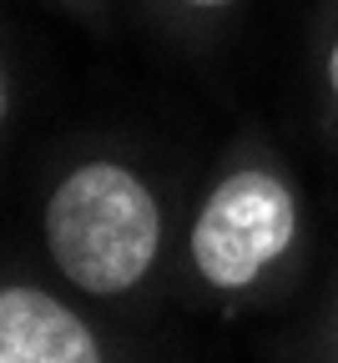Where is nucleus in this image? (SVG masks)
Segmentation results:
<instances>
[{"label":"nucleus","instance_id":"obj_1","mask_svg":"<svg viewBox=\"0 0 338 363\" xmlns=\"http://www.w3.org/2000/svg\"><path fill=\"white\" fill-rule=\"evenodd\" d=\"M45 247L61 278L91 298H121L162 252V207L121 162H86L45 202Z\"/></svg>","mask_w":338,"mask_h":363},{"label":"nucleus","instance_id":"obj_2","mask_svg":"<svg viewBox=\"0 0 338 363\" xmlns=\"http://www.w3.org/2000/svg\"><path fill=\"white\" fill-rule=\"evenodd\" d=\"M298 238V202L283 177L263 167H237L207 192L192 222V267L217 293L258 283Z\"/></svg>","mask_w":338,"mask_h":363},{"label":"nucleus","instance_id":"obj_3","mask_svg":"<svg viewBox=\"0 0 338 363\" xmlns=\"http://www.w3.org/2000/svg\"><path fill=\"white\" fill-rule=\"evenodd\" d=\"M0 363H107L96 333L40 288H0Z\"/></svg>","mask_w":338,"mask_h":363},{"label":"nucleus","instance_id":"obj_4","mask_svg":"<svg viewBox=\"0 0 338 363\" xmlns=\"http://www.w3.org/2000/svg\"><path fill=\"white\" fill-rule=\"evenodd\" d=\"M328 86H333V101H338V40H333V51H328Z\"/></svg>","mask_w":338,"mask_h":363},{"label":"nucleus","instance_id":"obj_5","mask_svg":"<svg viewBox=\"0 0 338 363\" xmlns=\"http://www.w3.org/2000/svg\"><path fill=\"white\" fill-rule=\"evenodd\" d=\"M177 6H192V11H222V6H232V0H177Z\"/></svg>","mask_w":338,"mask_h":363},{"label":"nucleus","instance_id":"obj_6","mask_svg":"<svg viewBox=\"0 0 338 363\" xmlns=\"http://www.w3.org/2000/svg\"><path fill=\"white\" fill-rule=\"evenodd\" d=\"M0 116H6V81H0Z\"/></svg>","mask_w":338,"mask_h":363}]
</instances>
